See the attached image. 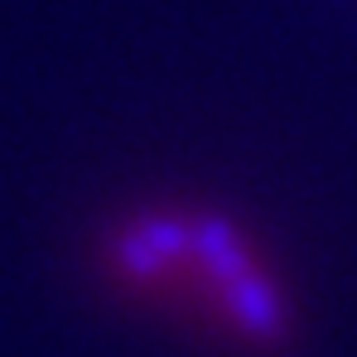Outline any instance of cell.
Returning <instances> with one entry per match:
<instances>
[{"instance_id":"obj_1","label":"cell","mask_w":357,"mask_h":357,"mask_svg":"<svg viewBox=\"0 0 357 357\" xmlns=\"http://www.w3.org/2000/svg\"><path fill=\"white\" fill-rule=\"evenodd\" d=\"M92 280L121 314L208 357H290L304 333L290 271L222 213L145 208L107 222Z\"/></svg>"}]
</instances>
